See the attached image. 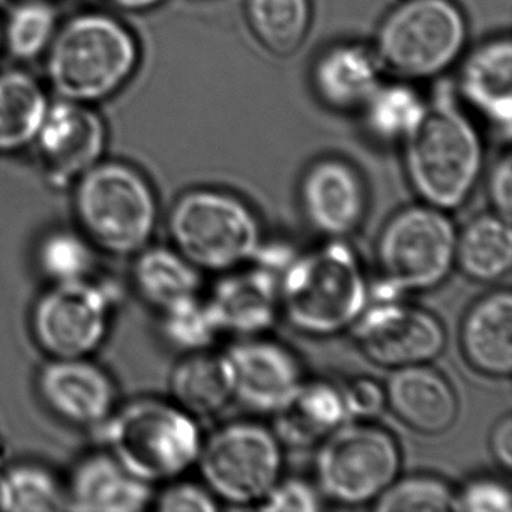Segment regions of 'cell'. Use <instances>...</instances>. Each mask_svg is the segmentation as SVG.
I'll list each match as a JSON object with an SVG mask.
<instances>
[{"mask_svg": "<svg viewBox=\"0 0 512 512\" xmlns=\"http://www.w3.org/2000/svg\"><path fill=\"white\" fill-rule=\"evenodd\" d=\"M403 146L404 170L421 203L451 212L469 200L484 167V143L451 86H439Z\"/></svg>", "mask_w": 512, "mask_h": 512, "instance_id": "6da1fadb", "label": "cell"}, {"mask_svg": "<svg viewBox=\"0 0 512 512\" xmlns=\"http://www.w3.org/2000/svg\"><path fill=\"white\" fill-rule=\"evenodd\" d=\"M46 56L47 80L58 98L95 106L131 82L142 49L133 29L121 20L83 13L59 26Z\"/></svg>", "mask_w": 512, "mask_h": 512, "instance_id": "7a4b0ae2", "label": "cell"}, {"mask_svg": "<svg viewBox=\"0 0 512 512\" xmlns=\"http://www.w3.org/2000/svg\"><path fill=\"white\" fill-rule=\"evenodd\" d=\"M278 290L281 314L310 337H332L352 328L370 304L361 260L341 239L296 254Z\"/></svg>", "mask_w": 512, "mask_h": 512, "instance_id": "3957f363", "label": "cell"}, {"mask_svg": "<svg viewBox=\"0 0 512 512\" xmlns=\"http://www.w3.org/2000/svg\"><path fill=\"white\" fill-rule=\"evenodd\" d=\"M74 226L98 253L131 259L151 244L160 202L151 179L127 161L101 160L73 184Z\"/></svg>", "mask_w": 512, "mask_h": 512, "instance_id": "277c9868", "label": "cell"}, {"mask_svg": "<svg viewBox=\"0 0 512 512\" xmlns=\"http://www.w3.org/2000/svg\"><path fill=\"white\" fill-rule=\"evenodd\" d=\"M95 433L101 448L154 487L190 470L203 442L196 418L173 400L149 395L119 403Z\"/></svg>", "mask_w": 512, "mask_h": 512, "instance_id": "5b68a950", "label": "cell"}, {"mask_svg": "<svg viewBox=\"0 0 512 512\" xmlns=\"http://www.w3.org/2000/svg\"><path fill=\"white\" fill-rule=\"evenodd\" d=\"M167 232L200 272L233 271L251 263L263 242L256 212L241 197L217 188H194L173 202Z\"/></svg>", "mask_w": 512, "mask_h": 512, "instance_id": "8992f818", "label": "cell"}, {"mask_svg": "<svg viewBox=\"0 0 512 512\" xmlns=\"http://www.w3.org/2000/svg\"><path fill=\"white\" fill-rule=\"evenodd\" d=\"M455 242L448 212L421 203L392 215L377 241L380 277L370 286V301L439 287L455 266Z\"/></svg>", "mask_w": 512, "mask_h": 512, "instance_id": "52a82bcc", "label": "cell"}, {"mask_svg": "<svg viewBox=\"0 0 512 512\" xmlns=\"http://www.w3.org/2000/svg\"><path fill=\"white\" fill-rule=\"evenodd\" d=\"M469 28L454 0H403L377 29L374 52L383 70L398 79H436L454 67Z\"/></svg>", "mask_w": 512, "mask_h": 512, "instance_id": "ba28073f", "label": "cell"}, {"mask_svg": "<svg viewBox=\"0 0 512 512\" xmlns=\"http://www.w3.org/2000/svg\"><path fill=\"white\" fill-rule=\"evenodd\" d=\"M121 293L97 277L47 284L35 299L29 328L47 358H92L112 331Z\"/></svg>", "mask_w": 512, "mask_h": 512, "instance_id": "9c48e42d", "label": "cell"}, {"mask_svg": "<svg viewBox=\"0 0 512 512\" xmlns=\"http://www.w3.org/2000/svg\"><path fill=\"white\" fill-rule=\"evenodd\" d=\"M397 439L368 421H347L320 442L316 479L322 496L346 506L376 502L398 478Z\"/></svg>", "mask_w": 512, "mask_h": 512, "instance_id": "30bf717a", "label": "cell"}, {"mask_svg": "<svg viewBox=\"0 0 512 512\" xmlns=\"http://www.w3.org/2000/svg\"><path fill=\"white\" fill-rule=\"evenodd\" d=\"M281 445L274 430L265 425L230 422L203 439L196 464L218 500L233 506L259 505L281 479Z\"/></svg>", "mask_w": 512, "mask_h": 512, "instance_id": "8fae6325", "label": "cell"}, {"mask_svg": "<svg viewBox=\"0 0 512 512\" xmlns=\"http://www.w3.org/2000/svg\"><path fill=\"white\" fill-rule=\"evenodd\" d=\"M350 329L365 358L391 370L428 364L446 346L443 323L401 299L373 301Z\"/></svg>", "mask_w": 512, "mask_h": 512, "instance_id": "7c38bea8", "label": "cell"}, {"mask_svg": "<svg viewBox=\"0 0 512 512\" xmlns=\"http://www.w3.org/2000/svg\"><path fill=\"white\" fill-rule=\"evenodd\" d=\"M35 391L50 415L77 430H100L121 403L115 377L94 356L47 358Z\"/></svg>", "mask_w": 512, "mask_h": 512, "instance_id": "4fadbf2b", "label": "cell"}, {"mask_svg": "<svg viewBox=\"0 0 512 512\" xmlns=\"http://www.w3.org/2000/svg\"><path fill=\"white\" fill-rule=\"evenodd\" d=\"M107 142L106 121L94 106L59 98L50 104L32 146L50 185L67 188L104 160Z\"/></svg>", "mask_w": 512, "mask_h": 512, "instance_id": "5bb4252c", "label": "cell"}, {"mask_svg": "<svg viewBox=\"0 0 512 512\" xmlns=\"http://www.w3.org/2000/svg\"><path fill=\"white\" fill-rule=\"evenodd\" d=\"M224 356L232 376L233 400L253 412L274 415L305 380L295 353L268 338H242Z\"/></svg>", "mask_w": 512, "mask_h": 512, "instance_id": "9a60e30c", "label": "cell"}, {"mask_svg": "<svg viewBox=\"0 0 512 512\" xmlns=\"http://www.w3.org/2000/svg\"><path fill=\"white\" fill-rule=\"evenodd\" d=\"M308 224L329 239L352 235L364 223L368 194L358 170L340 158H322L308 167L299 185Z\"/></svg>", "mask_w": 512, "mask_h": 512, "instance_id": "2e32d148", "label": "cell"}, {"mask_svg": "<svg viewBox=\"0 0 512 512\" xmlns=\"http://www.w3.org/2000/svg\"><path fill=\"white\" fill-rule=\"evenodd\" d=\"M67 511L142 512L155 487L134 476L104 448L83 454L65 478Z\"/></svg>", "mask_w": 512, "mask_h": 512, "instance_id": "e0dca14e", "label": "cell"}, {"mask_svg": "<svg viewBox=\"0 0 512 512\" xmlns=\"http://www.w3.org/2000/svg\"><path fill=\"white\" fill-rule=\"evenodd\" d=\"M280 278L260 266L221 274L206 298L221 334L260 337L280 316Z\"/></svg>", "mask_w": 512, "mask_h": 512, "instance_id": "ac0fdd59", "label": "cell"}, {"mask_svg": "<svg viewBox=\"0 0 512 512\" xmlns=\"http://www.w3.org/2000/svg\"><path fill=\"white\" fill-rule=\"evenodd\" d=\"M382 65L373 47L347 41L317 56L311 85L317 98L335 112H356L382 85Z\"/></svg>", "mask_w": 512, "mask_h": 512, "instance_id": "d6986e66", "label": "cell"}, {"mask_svg": "<svg viewBox=\"0 0 512 512\" xmlns=\"http://www.w3.org/2000/svg\"><path fill=\"white\" fill-rule=\"evenodd\" d=\"M385 394L397 418L418 433L436 436L457 421L460 406L454 388L428 364L394 370Z\"/></svg>", "mask_w": 512, "mask_h": 512, "instance_id": "ffe728a7", "label": "cell"}, {"mask_svg": "<svg viewBox=\"0 0 512 512\" xmlns=\"http://www.w3.org/2000/svg\"><path fill=\"white\" fill-rule=\"evenodd\" d=\"M458 91L464 103L488 124L511 136L512 43L494 38L473 50L461 67Z\"/></svg>", "mask_w": 512, "mask_h": 512, "instance_id": "44dd1931", "label": "cell"}, {"mask_svg": "<svg viewBox=\"0 0 512 512\" xmlns=\"http://www.w3.org/2000/svg\"><path fill=\"white\" fill-rule=\"evenodd\" d=\"M461 349L467 362L490 377H509L512 371V295L509 290L485 295L464 317Z\"/></svg>", "mask_w": 512, "mask_h": 512, "instance_id": "7402d4cb", "label": "cell"}, {"mask_svg": "<svg viewBox=\"0 0 512 512\" xmlns=\"http://www.w3.org/2000/svg\"><path fill=\"white\" fill-rule=\"evenodd\" d=\"M274 418V433L293 448L316 445L349 421L341 388L325 380H304Z\"/></svg>", "mask_w": 512, "mask_h": 512, "instance_id": "603a6c76", "label": "cell"}, {"mask_svg": "<svg viewBox=\"0 0 512 512\" xmlns=\"http://www.w3.org/2000/svg\"><path fill=\"white\" fill-rule=\"evenodd\" d=\"M131 287L154 311L200 295L202 272L175 247L149 244L131 257Z\"/></svg>", "mask_w": 512, "mask_h": 512, "instance_id": "cb8c5ba5", "label": "cell"}, {"mask_svg": "<svg viewBox=\"0 0 512 512\" xmlns=\"http://www.w3.org/2000/svg\"><path fill=\"white\" fill-rule=\"evenodd\" d=\"M169 386L170 400L197 421L218 415L233 400L226 356L211 349L184 355L173 367Z\"/></svg>", "mask_w": 512, "mask_h": 512, "instance_id": "d4e9b609", "label": "cell"}, {"mask_svg": "<svg viewBox=\"0 0 512 512\" xmlns=\"http://www.w3.org/2000/svg\"><path fill=\"white\" fill-rule=\"evenodd\" d=\"M46 89L26 71L0 73V154H16L32 146L46 118Z\"/></svg>", "mask_w": 512, "mask_h": 512, "instance_id": "484cf974", "label": "cell"}, {"mask_svg": "<svg viewBox=\"0 0 512 512\" xmlns=\"http://www.w3.org/2000/svg\"><path fill=\"white\" fill-rule=\"evenodd\" d=\"M455 265L479 283L505 277L512 265L511 221L497 214L479 215L469 221L457 232Z\"/></svg>", "mask_w": 512, "mask_h": 512, "instance_id": "4316f807", "label": "cell"}, {"mask_svg": "<svg viewBox=\"0 0 512 512\" xmlns=\"http://www.w3.org/2000/svg\"><path fill=\"white\" fill-rule=\"evenodd\" d=\"M0 511H67V490L52 467L20 460L0 470Z\"/></svg>", "mask_w": 512, "mask_h": 512, "instance_id": "83f0119b", "label": "cell"}, {"mask_svg": "<svg viewBox=\"0 0 512 512\" xmlns=\"http://www.w3.org/2000/svg\"><path fill=\"white\" fill-rule=\"evenodd\" d=\"M245 13L257 41L281 58L301 49L313 19L311 0H247Z\"/></svg>", "mask_w": 512, "mask_h": 512, "instance_id": "f1b7e54d", "label": "cell"}, {"mask_svg": "<svg viewBox=\"0 0 512 512\" xmlns=\"http://www.w3.org/2000/svg\"><path fill=\"white\" fill-rule=\"evenodd\" d=\"M101 254L73 227H53L37 241L34 265L47 284L74 283L97 277Z\"/></svg>", "mask_w": 512, "mask_h": 512, "instance_id": "f546056e", "label": "cell"}, {"mask_svg": "<svg viewBox=\"0 0 512 512\" xmlns=\"http://www.w3.org/2000/svg\"><path fill=\"white\" fill-rule=\"evenodd\" d=\"M427 106L428 101L410 83H382L361 112L374 139L403 143L424 118Z\"/></svg>", "mask_w": 512, "mask_h": 512, "instance_id": "4dcf8cb0", "label": "cell"}, {"mask_svg": "<svg viewBox=\"0 0 512 512\" xmlns=\"http://www.w3.org/2000/svg\"><path fill=\"white\" fill-rule=\"evenodd\" d=\"M58 13L47 0H22L2 25L4 50L20 62L46 55L58 32Z\"/></svg>", "mask_w": 512, "mask_h": 512, "instance_id": "1f68e13d", "label": "cell"}, {"mask_svg": "<svg viewBox=\"0 0 512 512\" xmlns=\"http://www.w3.org/2000/svg\"><path fill=\"white\" fill-rule=\"evenodd\" d=\"M157 314L164 343L184 355L211 349L221 335L208 301L200 295L176 302Z\"/></svg>", "mask_w": 512, "mask_h": 512, "instance_id": "d6a6232c", "label": "cell"}, {"mask_svg": "<svg viewBox=\"0 0 512 512\" xmlns=\"http://www.w3.org/2000/svg\"><path fill=\"white\" fill-rule=\"evenodd\" d=\"M455 491L448 482L434 475L397 478L376 500L374 509L382 512L454 511Z\"/></svg>", "mask_w": 512, "mask_h": 512, "instance_id": "836d02e7", "label": "cell"}, {"mask_svg": "<svg viewBox=\"0 0 512 512\" xmlns=\"http://www.w3.org/2000/svg\"><path fill=\"white\" fill-rule=\"evenodd\" d=\"M151 508L158 512H214L220 505L205 484L178 478L155 491Z\"/></svg>", "mask_w": 512, "mask_h": 512, "instance_id": "e575fe53", "label": "cell"}, {"mask_svg": "<svg viewBox=\"0 0 512 512\" xmlns=\"http://www.w3.org/2000/svg\"><path fill=\"white\" fill-rule=\"evenodd\" d=\"M454 511L511 512V491L494 478L472 479L460 491H455Z\"/></svg>", "mask_w": 512, "mask_h": 512, "instance_id": "d590c367", "label": "cell"}, {"mask_svg": "<svg viewBox=\"0 0 512 512\" xmlns=\"http://www.w3.org/2000/svg\"><path fill=\"white\" fill-rule=\"evenodd\" d=\"M257 508L271 512L319 511L322 509V493L302 479H280Z\"/></svg>", "mask_w": 512, "mask_h": 512, "instance_id": "8d00e7d4", "label": "cell"}, {"mask_svg": "<svg viewBox=\"0 0 512 512\" xmlns=\"http://www.w3.org/2000/svg\"><path fill=\"white\" fill-rule=\"evenodd\" d=\"M349 421H368L386 406L385 388L370 377H359L341 388Z\"/></svg>", "mask_w": 512, "mask_h": 512, "instance_id": "74e56055", "label": "cell"}, {"mask_svg": "<svg viewBox=\"0 0 512 512\" xmlns=\"http://www.w3.org/2000/svg\"><path fill=\"white\" fill-rule=\"evenodd\" d=\"M488 197L494 214L511 221L512 215V158L509 152L494 164L488 178Z\"/></svg>", "mask_w": 512, "mask_h": 512, "instance_id": "f35d334b", "label": "cell"}, {"mask_svg": "<svg viewBox=\"0 0 512 512\" xmlns=\"http://www.w3.org/2000/svg\"><path fill=\"white\" fill-rule=\"evenodd\" d=\"M491 452L500 466L506 470L512 467V418L509 415L503 416L493 433L490 440Z\"/></svg>", "mask_w": 512, "mask_h": 512, "instance_id": "ab89813d", "label": "cell"}, {"mask_svg": "<svg viewBox=\"0 0 512 512\" xmlns=\"http://www.w3.org/2000/svg\"><path fill=\"white\" fill-rule=\"evenodd\" d=\"M109 7L127 13H143V11L154 10L160 7L166 0H101Z\"/></svg>", "mask_w": 512, "mask_h": 512, "instance_id": "60d3db41", "label": "cell"}, {"mask_svg": "<svg viewBox=\"0 0 512 512\" xmlns=\"http://www.w3.org/2000/svg\"><path fill=\"white\" fill-rule=\"evenodd\" d=\"M2 50H4V38H2V23H0V55H2Z\"/></svg>", "mask_w": 512, "mask_h": 512, "instance_id": "b9f144b4", "label": "cell"}]
</instances>
